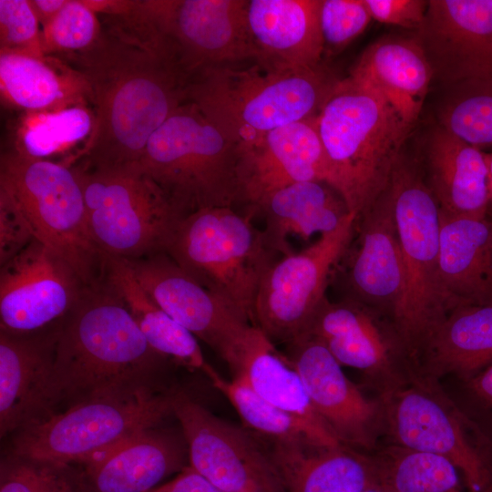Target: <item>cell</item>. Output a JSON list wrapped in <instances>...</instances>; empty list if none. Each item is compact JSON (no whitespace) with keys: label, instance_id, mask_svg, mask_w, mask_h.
I'll list each match as a JSON object with an SVG mask.
<instances>
[{"label":"cell","instance_id":"6da1fadb","mask_svg":"<svg viewBox=\"0 0 492 492\" xmlns=\"http://www.w3.org/2000/svg\"><path fill=\"white\" fill-rule=\"evenodd\" d=\"M98 16L102 27L96 43L60 58L85 79L95 115L78 164L138 166L151 136L185 102L189 75L141 1Z\"/></svg>","mask_w":492,"mask_h":492},{"label":"cell","instance_id":"7a4b0ae2","mask_svg":"<svg viewBox=\"0 0 492 492\" xmlns=\"http://www.w3.org/2000/svg\"><path fill=\"white\" fill-rule=\"evenodd\" d=\"M169 360L146 341L123 300L102 278L87 285L56 327L54 406L67 407L151 384Z\"/></svg>","mask_w":492,"mask_h":492},{"label":"cell","instance_id":"3957f363","mask_svg":"<svg viewBox=\"0 0 492 492\" xmlns=\"http://www.w3.org/2000/svg\"><path fill=\"white\" fill-rule=\"evenodd\" d=\"M338 80L323 65L282 69L252 61L191 74L185 102L241 147L318 116Z\"/></svg>","mask_w":492,"mask_h":492},{"label":"cell","instance_id":"277c9868","mask_svg":"<svg viewBox=\"0 0 492 492\" xmlns=\"http://www.w3.org/2000/svg\"><path fill=\"white\" fill-rule=\"evenodd\" d=\"M328 184L356 218L387 188L412 128L373 88L339 79L317 116Z\"/></svg>","mask_w":492,"mask_h":492},{"label":"cell","instance_id":"5b68a950","mask_svg":"<svg viewBox=\"0 0 492 492\" xmlns=\"http://www.w3.org/2000/svg\"><path fill=\"white\" fill-rule=\"evenodd\" d=\"M238 146L197 106L181 104L151 136L139 167L183 218L238 208Z\"/></svg>","mask_w":492,"mask_h":492},{"label":"cell","instance_id":"8992f818","mask_svg":"<svg viewBox=\"0 0 492 492\" xmlns=\"http://www.w3.org/2000/svg\"><path fill=\"white\" fill-rule=\"evenodd\" d=\"M164 252L252 325L261 281L278 259L252 217L231 207L192 212L179 221Z\"/></svg>","mask_w":492,"mask_h":492},{"label":"cell","instance_id":"52a82bcc","mask_svg":"<svg viewBox=\"0 0 492 492\" xmlns=\"http://www.w3.org/2000/svg\"><path fill=\"white\" fill-rule=\"evenodd\" d=\"M172 415V391L154 387L87 399L15 432L9 453L85 465Z\"/></svg>","mask_w":492,"mask_h":492},{"label":"cell","instance_id":"ba28073f","mask_svg":"<svg viewBox=\"0 0 492 492\" xmlns=\"http://www.w3.org/2000/svg\"><path fill=\"white\" fill-rule=\"evenodd\" d=\"M0 190L22 211L35 239L66 260L86 285L102 280L105 257L91 238L83 190L71 166L5 152Z\"/></svg>","mask_w":492,"mask_h":492},{"label":"cell","instance_id":"9c48e42d","mask_svg":"<svg viewBox=\"0 0 492 492\" xmlns=\"http://www.w3.org/2000/svg\"><path fill=\"white\" fill-rule=\"evenodd\" d=\"M389 188L405 270L396 326L414 365L420 343L445 315L439 285L440 209L419 159L403 150Z\"/></svg>","mask_w":492,"mask_h":492},{"label":"cell","instance_id":"30bf717a","mask_svg":"<svg viewBox=\"0 0 492 492\" xmlns=\"http://www.w3.org/2000/svg\"><path fill=\"white\" fill-rule=\"evenodd\" d=\"M71 167L83 190L91 238L103 256L136 260L165 251L182 217L139 165Z\"/></svg>","mask_w":492,"mask_h":492},{"label":"cell","instance_id":"8fae6325","mask_svg":"<svg viewBox=\"0 0 492 492\" xmlns=\"http://www.w3.org/2000/svg\"><path fill=\"white\" fill-rule=\"evenodd\" d=\"M436 382L415 372L381 392L385 430L395 446L450 461L469 491L492 492V443Z\"/></svg>","mask_w":492,"mask_h":492},{"label":"cell","instance_id":"7c38bea8","mask_svg":"<svg viewBox=\"0 0 492 492\" xmlns=\"http://www.w3.org/2000/svg\"><path fill=\"white\" fill-rule=\"evenodd\" d=\"M350 213L333 231L299 252L278 258L263 275L252 325L272 343L285 344L302 334L331 283L334 267L354 231Z\"/></svg>","mask_w":492,"mask_h":492},{"label":"cell","instance_id":"4fadbf2b","mask_svg":"<svg viewBox=\"0 0 492 492\" xmlns=\"http://www.w3.org/2000/svg\"><path fill=\"white\" fill-rule=\"evenodd\" d=\"M172 415L190 466L223 492H286L272 451L245 428L213 415L182 391H172Z\"/></svg>","mask_w":492,"mask_h":492},{"label":"cell","instance_id":"5bb4252c","mask_svg":"<svg viewBox=\"0 0 492 492\" xmlns=\"http://www.w3.org/2000/svg\"><path fill=\"white\" fill-rule=\"evenodd\" d=\"M248 0H147L142 5L175 48L189 77L198 71L257 62L247 23Z\"/></svg>","mask_w":492,"mask_h":492},{"label":"cell","instance_id":"9a60e30c","mask_svg":"<svg viewBox=\"0 0 492 492\" xmlns=\"http://www.w3.org/2000/svg\"><path fill=\"white\" fill-rule=\"evenodd\" d=\"M302 334L319 340L342 366L363 372L381 392L406 381L415 372L394 320L357 302L342 298L331 302L326 296Z\"/></svg>","mask_w":492,"mask_h":492},{"label":"cell","instance_id":"2e32d148","mask_svg":"<svg viewBox=\"0 0 492 492\" xmlns=\"http://www.w3.org/2000/svg\"><path fill=\"white\" fill-rule=\"evenodd\" d=\"M86 286L66 260L35 239L1 266V333L22 336L55 329Z\"/></svg>","mask_w":492,"mask_h":492},{"label":"cell","instance_id":"e0dca14e","mask_svg":"<svg viewBox=\"0 0 492 492\" xmlns=\"http://www.w3.org/2000/svg\"><path fill=\"white\" fill-rule=\"evenodd\" d=\"M333 283L342 299L362 303L395 323L405 270L389 184L356 218L353 237L332 273Z\"/></svg>","mask_w":492,"mask_h":492},{"label":"cell","instance_id":"ac0fdd59","mask_svg":"<svg viewBox=\"0 0 492 492\" xmlns=\"http://www.w3.org/2000/svg\"><path fill=\"white\" fill-rule=\"evenodd\" d=\"M311 404L337 440L354 449L371 450L385 430L381 398H367L316 338L302 334L286 343Z\"/></svg>","mask_w":492,"mask_h":492},{"label":"cell","instance_id":"d6986e66","mask_svg":"<svg viewBox=\"0 0 492 492\" xmlns=\"http://www.w3.org/2000/svg\"><path fill=\"white\" fill-rule=\"evenodd\" d=\"M237 210L253 219L273 192L301 181L328 183V165L317 116L273 129L238 147Z\"/></svg>","mask_w":492,"mask_h":492},{"label":"cell","instance_id":"ffe728a7","mask_svg":"<svg viewBox=\"0 0 492 492\" xmlns=\"http://www.w3.org/2000/svg\"><path fill=\"white\" fill-rule=\"evenodd\" d=\"M413 36L445 87L492 77V0H429Z\"/></svg>","mask_w":492,"mask_h":492},{"label":"cell","instance_id":"44dd1931","mask_svg":"<svg viewBox=\"0 0 492 492\" xmlns=\"http://www.w3.org/2000/svg\"><path fill=\"white\" fill-rule=\"evenodd\" d=\"M125 261L151 299L221 358L251 325L241 313L200 284L165 252Z\"/></svg>","mask_w":492,"mask_h":492},{"label":"cell","instance_id":"7402d4cb","mask_svg":"<svg viewBox=\"0 0 492 492\" xmlns=\"http://www.w3.org/2000/svg\"><path fill=\"white\" fill-rule=\"evenodd\" d=\"M56 327L33 335L0 333V435L54 413L52 378Z\"/></svg>","mask_w":492,"mask_h":492},{"label":"cell","instance_id":"603a6c76","mask_svg":"<svg viewBox=\"0 0 492 492\" xmlns=\"http://www.w3.org/2000/svg\"><path fill=\"white\" fill-rule=\"evenodd\" d=\"M321 1L248 0L247 23L257 62L282 69L322 65Z\"/></svg>","mask_w":492,"mask_h":492},{"label":"cell","instance_id":"cb8c5ba5","mask_svg":"<svg viewBox=\"0 0 492 492\" xmlns=\"http://www.w3.org/2000/svg\"><path fill=\"white\" fill-rule=\"evenodd\" d=\"M184 437L147 429L83 465L87 492H149L186 466Z\"/></svg>","mask_w":492,"mask_h":492},{"label":"cell","instance_id":"d4e9b609","mask_svg":"<svg viewBox=\"0 0 492 492\" xmlns=\"http://www.w3.org/2000/svg\"><path fill=\"white\" fill-rule=\"evenodd\" d=\"M419 159L425 181L440 210L457 217H486L488 168L486 151L436 125Z\"/></svg>","mask_w":492,"mask_h":492},{"label":"cell","instance_id":"484cf974","mask_svg":"<svg viewBox=\"0 0 492 492\" xmlns=\"http://www.w3.org/2000/svg\"><path fill=\"white\" fill-rule=\"evenodd\" d=\"M439 285L445 313L492 303V219L440 210Z\"/></svg>","mask_w":492,"mask_h":492},{"label":"cell","instance_id":"4316f807","mask_svg":"<svg viewBox=\"0 0 492 492\" xmlns=\"http://www.w3.org/2000/svg\"><path fill=\"white\" fill-rule=\"evenodd\" d=\"M349 77L377 92L413 128L428 94L433 71L414 36L389 35L364 50Z\"/></svg>","mask_w":492,"mask_h":492},{"label":"cell","instance_id":"83f0119b","mask_svg":"<svg viewBox=\"0 0 492 492\" xmlns=\"http://www.w3.org/2000/svg\"><path fill=\"white\" fill-rule=\"evenodd\" d=\"M222 359L229 365L234 380L245 384L268 403L337 440L313 407L292 362L276 349L274 343L261 329L250 325Z\"/></svg>","mask_w":492,"mask_h":492},{"label":"cell","instance_id":"f1b7e54d","mask_svg":"<svg viewBox=\"0 0 492 492\" xmlns=\"http://www.w3.org/2000/svg\"><path fill=\"white\" fill-rule=\"evenodd\" d=\"M492 364V303L455 307L430 329L420 343L417 374L437 381L456 374L466 379Z\"/></svg>","mask_w":492,"mask_h":492},{"label":"cell","instance_id":"f546056e","mask_svg":"<svg viewBox=\"0 0 492 492\" xmlns=\"http://www.w3.org/2000/svg\"><path fill=\"white\" fill-rule=\"evenodd\" d=\"M343 197L324 181H301L271 194L257 215L269 247L280 257L293 253L289 238L308 240L335 230L350 214Z\"/></svg>","mask_w":492,"mask_h":492},{"label":"cell","instance_id":"4dcf8cb0","mask_svg":"<svg viewBox=\"0 0 492 492\" xmlns=\"http://www.w3.org/2000/svg\"><path fill=\"white\" fill-rule=\"evenodd\" d=\"M272 454L286 492H362L381 480L375 456L344 445H273Z\"/></svg>","mask_w":492,"mask_h":492},{"label":"cell","instance_id":"1f68e13d","mask_svg":"<svg viewBox=\"0 0 492 492\" xmlns=\"http://www.w3.org/2000/svg\"><path fill=\"white\" fill-rule=\"evenodd\" d=\"M0 89L5 101L26 113L90 104L81 74L52 56L0 52Z\"/></svg>","mask_w":492,"mask_h":492},{"label":"cell","instance_id":"d6a6232c","mask_svg":"<svg viewBox=\"0 0 492 492\" xmlns=\"http://www.w3.org/2000/svg\"><path fill=\"white\" fill-rule=\"evenodd\" d=\"M103 279L123 300L156 353L188 369L202 372L209 379L215 374L206 362L197 337L151 299L125 260L106 256Z\"/></svg>","mask_w":492,"mask_h":492},{"label":"cell","instance_id":"836d02e7","mask_svg":"<svg viewBox=\"0 0 492 492\" xmlns=\"http://www.w3.org/2000/svg\"><path fill=\"white\" fill-rule=\"evenodd\" d=\"M210 380L212 385L228 398L244 425L259 436L272 442V445L322 447L342 445L320 433L300 417L268 403L240 381H227L217 372Z\"/></svg>","mask_w":492,"mask_h":492},{"label":"cell","instance_id":"e575fe53","mask_svg":"<svg viewBox=\"0 0 492 492\" xmlns=\"http://www.w3.org/2000/svg\"><path fill=\"white\" fill-rule=\"evenodd\" d=\"M94 126L93 109L85 104L27 112L18 128L15 150L31 159L50 160L84 139L87 143Z\"/></svg>","mask_w":492,"mask_h":492},{"label":"cell","instance_id":"d590c367","mask_svg":"<svg viewBox=\"0 0 492 492\" xmlns=\"http://www.w3.org/2000/svg\"><path fill=\"white\" fill-rule=\"evenodd\" d=\"M381 479L393 492H471L447 459L393 445L375 456Z\"/></svg>","mask_w":492,"mask_h":492},{"label":"cell","instance_id":"8d00e7d4","mask_svg":"<svg viewBox=\"0 0 492 492\" xmlns=\"http://www.w3.org/2000/svg\"><path fill=\"white\" fill-rule=\"evenodd\" d=\"M437 108V125L484 149L492 148V77L446 87Z\"/></svg>","mask_w":492,"mask_h":492},{"label":"cell","instance_id":"74e56055","mask_svg":"<svg viewBox=\"0 0 492 492\" xmlns=\"http://www.w3.org/2000/svg\"><path fill=\"white\" fill-rule=\"evenodd\" d=\"M0 492H87L82 470L73 465L9 453L1 460Z\"/></svg>","mask_w":492,"mask_h":492},{"label":"cell","instance_id":"f35d334b","mask_svg":"<svg viewBox=\"0 0 492 492\" xmlns=\"http://www.w3.org/2000/svg\"><path fill=\"white\" fill-rule=\"evenodd\" d=\"M101 27L98 15L86 0H67L56 17L41 29L44 52L58 58L82 52L96 43Z\"/></svg>","mask_w":492,"mask_h":492},{"label":"cell","instance_id":"ab89813d","mask_svg":"<svg viewBox=\"0 0 492 492\" xmlns=\"http://www.w3.org/2000/svg\"><path fill=\"white\" fill-rule=\"evenodd\" d=\"M0 52L45 57L42 30L28 0H0Z\"/></svg>","mask_w":492,"mask_h":492},{"label":"cell","instance_id":"60d3db41","mask_svg":"<svg viewBox=\"0 0 492 492\" xmlns=\"http://www.w3.org/2000/svg\"><path fill=\"white\" fill-rule=\"evenodd\" d=\"M371 20L364 0H322L319 22L324 53L342 50L365 30Z\"/></svg>","mask_w":492,"mask_h":492},{"label":"cell","instance_id":"b9f144b4","mask_svg":"<svg viewBox=\"0 0 492 492\" xmlns=\"http://www.w3.org/2000/svg\"><path fill=\"white\" fill-rule=\"evenodd\" d=\"M35 240L26 217L5 191L0 190V266Z\"/></svg>","mask_w":492,"mask_h":492},{"label":"cell","instance_id":"7bdbcfd3","mask_svg":"<svg viewBox=\"0 0 492 492\" xmlns=\"http://www.w3.org/2000/svg\"><path fill=\"white\" fill-rule=\"evenodd\" d=\"M371 18L380 23L416 31L422 25L428 1L364 0Z\"/></svg>","mask_w":492,"mask_h":492},{"label":"cell","instance_id":"ee69618b","mask_svg":"<svg viewBox=\"0 0 492 492\" xmlns=\"http://www.w3.org/2000/svg\"><path fill=\"white\" fill-rule=\"evenodd\" d=\"M463 381L474 412L469 418L492 443V364Z\"/></svg>","mask_w":492,"mask_h":492},{"label":"cell","instance_id":"f6af8a7d","mask_svg":"<svg viewBox=\"0 0 492 492\" xmlns=\"http://www.w3.org/2000/svg\"><path fill=\"white\" fill-rule=\"evenodd\" d=\"M149 492H223L190 466H186L170 481L161 484Z\"/></svg>","mask_w":492,"mask_h":492},{"label":"cell","instance_id":"bcb514c9","mask_svg":"<svg viewBox=\"0 0 492 492\" xmlns=\"http://www.w3.org/2000/svg\"><path fill=\"white\" fill-rule=\"evenodd\" d=\"M67 0H34L30 4L41 25L47 26L64 7Z\"/></svg>","mask_w":492,"mask_h":492},{"label":"cell","instance_id":"7dc6e473","mask_svg":"<svg viewBox=\"0 0 492 492\" xmlns=\"http://www.w3.org/2000/svg\"><path fill=\"white\" fill-rule=\"evenodd\" d=\"M488 168V204L487 216L492 219V151L486 152Z\"/></svg>","mask_w":492,"mask_h":492},{"label":"cell","instance_id":"c3c4849f","mask_svg":"<svg viewBox=\"0 0 492 492\" xmlns=\"http://www.w3.org/2000/svg\"><path fill=\"white\" fill-rule=\"evenodd\" d=\"M362 492H393V490L381 479Z\"/></svg>","mask_w":492,"mask_h":492}]
</instances>
